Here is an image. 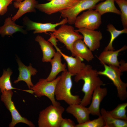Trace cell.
<instances>
[{
	"instance_id": "1",
	"label": "cell",
	"mask_w": 127,
	"mask_h": 127,
	"mask_svg": "<svg viewBox=\"0 0 127 127\" xmlns=\"http://www.w3.org/2000/svg\"><path fill=\"white\" fill-rule=\"evenodd\" d=\"M96 70L93 69L91 65L87 64L75 75L74 80L75 82L77 83L81 79L84 82L82 91L84 95L80 103L81 105L86 107L90 104L95 89L105 85Z\"/></svg>"
},
{
	"instance_id": "2",
	"label": "cell",
	"mask_w": 127,
	"mask_h": 127,
	"mask_svg": "<svg viewBox=\"0 0 127 127\" xmlns=\"http://www.w3.org/2000/svg\"><path fill=\"white\" fill-rule=\"evenodd\" d=\"M72 76L67 71L62 72L56 85L55 92V97L57 100H63L69 105L80 104L82 99L79 95H73L71 93Z\"/></svg>"
},
{
	"instance_id": "3",
	"label": "cell",
	"mask_w": 127,
	"mask_h": 127,
	"mask_svg": "<svg viewBox=\"0 0 127 127\" xmlns=\"http://www.w3.org/2000/svg\"><path fill=\"white\" fill-rule=\"evenodd\" d=\"M64 108L61 105L52 104L40 112L38 121L39 127H60Z\"/></svg>"
},
{
	"instance_id": "4",
	"label": "cell",
	"mask_w": 127,
	"mask_h": 127,
	"mask_svg": "<svg viewBox=\"0 0 127 127\" xmlns=\"http://www.w3.org/2000/svg\"><path fill=\"white\" fill-rule=\"evenodd\" d=\"M52 33L58 41L64 44L67 49L70 51L72 56H76L73 49V45L76 40L83 39L82 35L75 31L72 26L65 24L61 25Z\"/></svg>"
},
{
	"instance_id": "5",
	"label": "cell",
	"mask_w": 127,
	"mask_h": 127,
	"mask_svg": "<svg viewBox=\"0 0 127 127\" xmlns=\"http://www.w3.org/2000/svg\"><path fill=\"white\" fill-rule=\"evenodd\" d=\"M104 70L98 71L99 75L105 76L113 82L117 89L118 96L120 100H125L127 97V83L123 82L120 76L122 75L118 67L103 65Z\"/></svg>"
},
{
	"instance_id": "6",
	"label": "cell",
	"mask_w": 127,
	"mask_h": 127,
	"mask_svg": "<svg viewBox=\"0 0 127 127\" xmlns=\"http://www.w3.org/2000/svg\"><path fill=\"white\" fill-rule=\"evenodd\" d=\"M60 78V75L50 81H48L46 79H40L31 89L37 97L46 96L50 100L52 105L59 106L60 103L56 100L55 92L56 85Z\"/></svg>"
},
{
	"instance_id": "7",
	"label": "cell",
	"mask_w": 127,
	"mask_h": 127,
	"mask_svg": "<svg viewBox=\"0 0 127 127\" xmlns=\"http://www.w3.org/2000/svg\"><path fill=\"white\" fill-rule=\"evenodd\" d=\"M101 16L93 9L87 10L77 17L74 24L76 28L95 30L102 23Z\"/></svg>"
},
{
	"instance_id": "8",
	"label": "cell",
	"mask_w": 127,
	"mask_h": 127,
	"mask_svg": "<svg viewBox=\"0 0 127 127\" xmlns=\"http://www.w3.org/2000/svg\"><path fill=\"white\" fill-rule=\"evenodd\" d=\"M1 93V100L9 111L12 116V120L9 125V127H14L17 123H25L30 127H35V125L32 122L22 116L17 110L12 100L13 94L12 90L5 91Z\"/></svg>"
},
{
	"instance_id": "9",
	"label": "cell",
	"mask_w": 127,
	"mask_h": 127,
	"mask_svg": "<svg viewBox=\"0 0 127 127\" xmlns=\"http://www.w3.org/2000/svg\"><path fill=\"white\" fill-rule=\"evenodd\" d=\"M104 0H79L75 5L66 9L61 11V16L66 18L69 24H74L78 15L82 12L87 10L94 9L97 4Z\"/></svg>"
},
{
	"instance_id": "10",
	"label": "cell",
	"mask_w": 127,
	"mask_h": 127,
	"mask_svg": "<svg viewBox=\"0 0 127 127\" xmlns=\"http://www.w3.org/2000/svg\"><path fill=\"white\" fill-rule=\"evenodd\" d=\"M79 0H52L44 4H37L36 8L48 15L52 14L70 8Z\"/></svg>"
},
{
	"instance_id": "11",
	"label": "cell",
	"mask_w": 127,
	"mask_h": 127,
	"mask_svg": "<svg viewBox=\"0 0 127 127\" xmlns=\"http://www.w3.org/2000/svg\"><path fill=\"white\" fill-rule=\"evenodd\" d=\"M75 31L81 34L83 41L91 51H94L100 47V41L103 38L102 34L100 31L83 28Z\"/></svg>"
},
{
	"instance_id": "12",
	"label": "cell",
	"mask_w": 127,
	"mask_h": 127,
	"mask_svg": "<svg viewBox=\"0 0 127 127\" xmlns=\"http://www.w3.org/2000/svg\"><path fill=\"white\" fill-rule=\"evenodd\" d=\"M68 23V20L66 18H64L60 22L55 23H41L28 20L26 23V25L29 30H34V34L45 33L48 32H55L56 30V28L57 26Z\"/></svg>"
},
{
	"instance_id": "13",
	"label": "cell",
	"mask_w": 127,
	"mask_h": 127,
	"mask_svg": "<svg viewBox=\"0 0 127 127\" xmlns=\"http://www.w3.org/2000/svg\"><path fill=\"white\" fill-rule=\"evenodd\" d=\"M16 61L18 65L19 73L17 79L15 80L13 83H16L20 81H24L26 83L28 88L31 89L34 85L31 81V76L35 75L37 72V71L32 67L31 63L28 66H25L18 57L17 58Z\"/></svg>"
},
{
	"instance_id": "14",
	"label": "cell",
	"mask_w": 127,
	"mask_h": 127,
	"mask_svg": "<svg viewBox=\"0 0 127 127\" xmlns=\"http://www.w3.org/2000/svg\"><path fill=\"white\" fill-rule=\"evenodd\" d=\"M107 93L106 87L102 88L99 86L95 89L92 94L91 104L88 107L90 114L98 116L101 115L100 109V104Z\"/></svg>"
},
{
	"instance_id": "15",
	"label": "cell",
	"mask_w": 127,
	"mask_h": 127,
	"mask_svg": "<svg viewBox=\"0 0 127 127\" xmlns=\"http://www.w3.org/2000/svg\"><path fill=\"white\" fill-rule=\"evenodd\" d=\"M127 46L125 45L116 51L104 50L100 54L98 59L101 64L119 67L120 63L118 60V56L121 52L126 50Z\"/></svg>"
},
{
	"instance_id": "16",
	"label": "cell",
	"mask_w": 127,
	"mask_h": 127,
	"mask_svg": "<svg viewBox=\"0 0 127 127\" xmlns=\"http://www.w3.org/2000/svg\"><path fill=\"white\" fill-rule=\"evenodd\" d=\"M66 111L75 117L78 124L85 123L90 120V113L88 107L80 104L69 105L66 108Z\"/></svg>"
},
{
	"instance_id": "17",
	"label": "cell",
	"mask_w": 127,
	"mask_h": 127,
	"mask_svg": "<svg viewBox=\"0 0 127 127\" xmlns=\"http://www.w3.org/2000/svg\"><path fill=\"white\" fill-rule=\"evenodd\" d=\"M23 1H16L13 3L14 7L18 10L16 14L12 18L14 22L25 14L29 12H35L36 6L38 4L36 0H24Z\"/></svg>"
},
{
	"instance_id": "18",
	"label": "cell",
	"mask_w": 127,
	"mask_h": 127,
	"mask_svg": "<svg viewBox=\"0 0 127 127\" xmlns=\"http://www.w3.org/2000/svg\"><path fill=\"white\" fill-rule=\"evenodd\" d=\"M61 52L57 51L50 61L51 64L52 68L50 74L46 79L48 81H51L55 79L57 75L60 72L67 71L66 69V64L62 63Z\"/></svg>"
},
{
	"instance_id": "19",
	"label": "cell",
	"mask_w": 127,
	"mask_h": 127,
	"mask_svg": "<svg viewBox=\"0 0 127 127\" xmlns=\"http://www.w3.org/2000/svg\"><path fill=\"white\" fill-rule=\"evenodd\" d=\"M60 53L67 63V71L72 76L75 75L85 66V64L82 62L83 59L78 56H67L61 52Z\"/></svg>"
},
{
	"instance_id": "20",
	"label": "cell",
	"mask_w": 127,
	"mask_h": 127,
	"mask_svg": "<svg viewBox=\"0 0 127 127\" xmlns=\"http://www.w3.org/2000/svg\"><path fill=\"white\" fill-rule=\"evenodd\" d=\"M35 40L39 43L42 51L43 53L42 61L43 62H50L56 52L53 45L40 36H37Z\"/></svg>"
},
{
	"instance_id": "21",
	"label": "cell",
	"mask_w": 127,
	"mask_h": 127,
	"mask_svg": "<svg viewBox=\"0 0 127 127\" xmlns=\"http://www.w3.org/2000/svg\"><path fill=\"white\" fill-rule=\"evenodd\" d=\"M73 49L76 56H78L89 62L92 60L94 57L91 51L82 39L76 40L72 46Z\"/></svg>"
},
{
	"instance_id": "22",
	"label": "cell",
	"mask_w": 127,
	"mask_h": 127,
	"mask_svg": "<svg viewBox=\"0 0 127 127\" xmlns=\"http://www.w3.org/2000/svg\"><path fill=\"white\" fill-rule=\"evenodd\" d=\"M23 28V26L16 24L12 18L8 17L5 20L4 25L0 27V34L3 37L5 35L12 36L13 33L17 32L26 34V32Z\"/></svg>"
},
{
	"instance_id": "23",
	"label": "cell",
	"mask_w": 127,
	"mask_h": 127,
	"mask_svg": "<svg viewBox=\"0 0 127 127\" xmlns=\"http://www.w3.org/2000/svg\"><path fill=\"white\" fill-rule=\"evenodd\" d=\"M12 73V71L9 68L6 70H4L2 75L0 77V89L1 93L5 91L16 89L25 91L32 94L34 93L33 91L31 89L23 90L13 87L10 80L11 76Z\"/></svg>"
},
{
	"instance_id": "24",
	"label": "cell",
	"mask_w": 127,
	"mask_h": 127,
	"mask_svg": "<svg viewBox=\"0 0 127 127\" xmlns=\"http://www.w3.org/2000/svg\"><path fill=\"white\" fill-rule=\"evenodd\" d=\"M100 113L105 123L104 127H127V120L118 119L113 117L104 108L101 109Z\"/></svg>"
},
{
	"instance_id": "25",
	"label": "cell",
	"mask_w": 127,
	"mask_h": 127,
	"mask_svg": "<svg viewBox=\"0 0 127 127\" xmlns=\"http://www.w3.org/2000/svg\"><path fill=\"white\" fill-rule=\"evenodd\" d=\"M115 0H106L96 5L94 9L101 16L108 12H112L120 15V11L115 4Z\"/></svg>"
},
{
	"instance_id": "26",
	"label": "cell",
	"mask_w": 127,
	"mask_h": 127,
	"mask_svg": "<svg viewBox=\"0 0 127 127\" xmlns=\"http://www.w3.org/2000/svg\"><path fill=\"white\" fill-rule=\"evenodd\" d=\"M107 30L111 34V38L110 41L104 49V50H115L112 44L114 40L120 35L123 33H127V28H124L121 30L116 29L112 24H109L107 26Z\"/></svg>"
},
{
	"instance_id": "27",
	"label": "cell",
	"mask_w": 127,
	"mask_h": 127,
	"mask_svg": "<svg viewBox=\"0 0 127 127\" xmlns=\"http://www.w3.org/2000/svg\"><path fill=\"white\" fill-rule=\"evenodd\" d=\"M127 106V103L119 104L113 110L107 111V112L112 116L115 118L127 120L126 110Z\"/></svg>"
},
{
	"instance_id": "28",
	"label": "cell",
	"mask_w": 127,
	"mask_h": 127,
	"mask_svg": "<svg viewBox=\"0 0 127 127\" xmlns=\"http://www.w3.org/2000/svg\"><path fill=\"white\" fill-rule=\"evenodd\" d=\"M120 9L121 20L124 28H127V0H115Z\"/></svg>"
},
{
	"instance_id": "29",
	"label": "cell",
	"mask_w": 127,
	"mask_h": 127,
	"mask_svg": "<svg viewBox=\"0 0 127 127\" xmlns=\"http://www.w3.org/2000/svg\"><path fill=\"white\" fill-rule=\"evenodd\" d=\"M105 126L104 121L101 115L96 119L76 124L75 127H104Z\"/></svg>"
},
{
	"instance_id": "30",
	"label": "cell",
	"mask_w": 127,
	"mask_h": 127,
	"mask_svg": "<svg viewBox=\"0 0 127 127\" xmlns=\"http://www.w3.org/2000/svg\"><path fill=\"white\" fill-rule=\"evenodd\" d=\"M12 2L10 0H0V15H3L6 12L8 7Z\"/></svg>"
},
{
	"instance_id": "31",
	"label": "cell",
	"mask_w": 127,
	"mask_h": 127,
	"mask_svg": "<svg viewBox=\"0 0 127 127\" xmlns=\"http://www.w3.org/2000/svg\"><path fill=\"white\" fill-rule=\"evenodd\" d=\"M76 124L70 119L63 118L60 123V127H75Z\"/></svg>"
},
{
	"instance_id": "32",
	"label": "cell",
	"mask_w": 127,
	"mask_h": 127,
	"mask_svg": "<svg viewBox=\"0 0 127 127\" xmlns=\"http://www.w3.org/2000/svg\"><path fill=\"white\" fill-rule=\"evenodd\" d=\"M48 41L53 46L55 47L57 51L60 52L61 51L57 46V42L58 41V40L52 33H51V37L48 40Z\"/></svg>"
},
{
	"instance_id": "33",
	"label": "cell",
	"mask_w": 127,
	"mask_h": 127,
	"mask_svg": "<svg viewBox=\"0 0 127 127\" xmlns=\"http://www.w3.org/2000/svg\"><path fill=\"white\" fill-rule=\"evenodd\" d=\"M120 64L119 68L122 72L127 71V64L124 60H121L119 62Z\"/></svg>"
},
{
	"instance_id": "34",
	"label": "cell",
	"mask_w": 127,
	"mask_h": 127,
	"mask_svg": "<svg viewBox=\"0 0 127 127\" xmlns=\"http://www.w3.org/2000/svg\"><path fill=\"white\" fill-rule=\"evenodd\" d=\"M10 0L12 1H19V2H21V1H23L24 0Z\"/></svg>"
},
{
	"instance_id": "35",
	"label": "cell",
	"mask_w": 127,
	"mask_h": 127,
	"mask_svg": "<svg viewBox=\"0 0 127 127\" xmlns=\"http://www.w3.org/2000/svg\"><path fill=\"white\" fill-rule=\"evenodd\" d=\"M47 0V1H51V0Z\"/></svg>"
},
{
	"instance_id": "36",
	"label": "cell",
	"mask_w": 127,
	"mask_h": 127,
	"mask_svg": "<svg viewBox=\"0 0 127 127\" xmlns=\"http://www.w3.org/2000/svg\"></svg>"
}]
</instances>
